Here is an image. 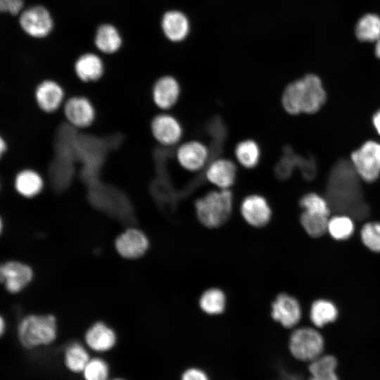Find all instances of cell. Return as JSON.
<instances>
[{
  "mask_svg": "<svg viewBox=\"0 0 380 380\" xmlns=\"http://www.w3.org/2000/svg\"><path fill=\"white\" fill-rule=\"evenodd\" d=\"M360 175L352 162L338 160L328 177L326 196L330 208L355 218L365 217L369 207L364 200Z\"/></svg>",
  "mask_w": 380,
  "mask_h": 380,
  "instance_id": "obj_1",
  "label": "cell"
},
{
  "mask_svg": "<svg viewBox=\"0 0 380 380\" xmlns=\"http://www.w3.org/2000/svg\"><path fill=\"white\" fill-rule=\"evenodd\" d=\"M326 100V93L320 79L309 74L289 84L282 94V105L286 111L296 115L317 112Z\"/></svg>",
  "mask_w": 380,
  "mask_h": 380,
  "instance_id": "obj_2",
  "label": "cell"
},
{
  "mask_svg": "<svg viewBox=\"0 0 380 380\" xmlns=\"http://www.w3.org/2000/svg\"><path fill=\"white\" fill-rule=\"evenodd\" d=\"M292 359L305 365L326 352V341L316 327H303L295 329L287 343Z\"/></svg>",
  "mask_w": 380,
  "mask_h": 380,
  "instance_id": "obj_3",
  "label": "cell"
},
{
  "mask_svg": "<svg viewBox=\"0 0 380 380\" xmlns=\"http://www.w3.org/2000/svg\"><path fill=\"white\" fill-rule=\"evenodd\" d=\"M232 199V192L229 189L208 192L195 203L198 220L209 228L222 225L230 217Z\"/></svg>",
  "mask_w": 380,
  "mask_h": 380,
  "instance_id": "obj_4",
  "label": "cell"
},
{
  "mask_svg": "<svg viewBox=\"0 0 380 380\" xmlns=\"http://www.w3.org/2000/svg\"><path fill=\"white\" fill-rule=\"evenodd\" d=\"M56 318L51 315H28L18 327V339L26 348L49 345L56 339Z\"/></svg>",
  "mask_w": 380,
  "mask_h": 380,
  "instance_id": "obj_5",
  "label": "cell"
},
{
  "mask_svg": "<svg viewBox=\"0 0 380 380\" xmlns=\"http://www.w3.org/2000/svg\"><path fill=\"white\" fill-rule=\"evenodd\" d=\"M351 162L365 181L372 182L380 175V144L369 141L351 154Z\"/></svg>",
  "mask_w": 380,
  "mask_h": 380,
  "instance_id": "obj_6",
  "label": "cell"
},
{
  "mask_svg": "<svg viewBox=\"0 0 380 380\" xmlns=\"http://www.w3.org/2000/svg\"><path fill=\"white\" fill-rule=\"evenodd\" d=\"M19 24L26 34L34 38L45 37L53 28L50 13L39 5L22 11L19 16Z\"/></svg>",
  "mask_w": 380,
  "mask_h": 380,
  "instance_id": "obj_7",
  "label": "cell"
},
{
  "mask_svg": "<svg viewBox=\"0 0 380 380\" xmlns=\"http://www.w3.org/2000/svg\"><path fill=\"white\" fill-rule=\"evenodd\" d=\"M210 152L208 147L198 140H190L182 144L176 151V158L184 169L198 172L208 163Z\"/></svg>",
  "mask_w": 380,
  "mask_h": 380,
  "instance_id": "obj_8",
  "label": "cell"
},
{
  "mask_svg": "<svg viewBox=\"0 0 380 380\" xmlns=\"http://www.w3.org/2000/svg\"><path fill=\"white\" fill-rule=\"evenodd\" d=\"M151 129L156 140L166 146L177 144L183 136L180 122L168 113H160L155 116L151 123Z\"/></svg>",
  "mask_w": 380,
  "mask_h": 380,
  "instance_id": "obj_9",
  "label": "cell"
},
{
  "mask_svg": "<svg viewBox=\"0 0 380 380\" xmlns=\"http://www.w3.org/2000/svg\"><path fill=\"white\" fill-rule=\"evenodd\" d=\"M63 113L67 120L72 125L79 128L91 125L96 115L91 102L82 96L69 98L63 104Z\"/></svg>",
  "mask_w": 380,
  "mask_h": 380,
  "instance_id": "obj_10",
  "label": "cell"
},
{
  "mask_svg": "<svg viewBox=\"0 0 380 380\" xmlns=\"http://www.w3.org/2000/svg\"><path fill=\"white\" fill-rule=\"evenodd\" d=\"M271 315L273 319L282 327L292 329L300 319L301 308L295 298L286 293H281L272 304Z\"/></svg>",
  "mask_w": 380,
  "mask_h": 380,
  "instance_id": "obj_11",
  "label": "cell"
},
{
  "mask_svg": "<svg viewBox=\"0 0 380 380\" xmlns=\"http://www.w3.org/2000/svg\"><path fill=\"white\" fill-rule=\"evenodd\" d=\"M241 213L243 219L255 227L266 225L272 215L268 202L258 194H251L243 198L241 204Z\"/></svg>",
  "mask_w": 380,
  "mask_h": 380,
  "instance_id": "obj_12",
  "label": "cell"
},
{
  "mask_svg": "<svg viewBox=\"0 0 380 380\" xmlns=\"http://www.w3.org/2000/svg\"><path fill=\"white\" fill-rule=\"evenodd\" d=\"M1 281L11 293H17L25 287L32 278V270L27 265L18 261H9L1 266Z\"/></svg>",
  "mask_w": 380,
  "mask_h": 380,
  "instance_id": "obj_13",
  "label": "cell"
},
{
  "mask_svg": "<svg viewBox=\"0 0 380 380\" xmlns=\"http://www.w3.org/2000/svg\"><path fill=\"white\" fill-rule=\"evenodd\" d=\"M181 89L178 81L170 75L158 78L152 87V99L157 107L162 110L172 108L180 96Z\"/></svg>",
  "mask_w": 380,
  "mask_h": 380,
  "instance_id": "obj_14",
  "label": "cell"
},
{
  "mask_svg": "<svg viewBox=\"0 0 380 380\" xmlns=\"http://www.w3.org/2000/svg\"><path fill=\"white\" fill-rule=\"evenodd\" d=\"M34 98L39 108L46 113L58 110L64 99V91L56 81L45 80L41 82L34 91Z\"/></svg>",
  "mask_w": 380,
  "mask_h": 380,
  "instance_id": "obj_15",
  "label": "cell"
},
{
  "mask_svg": "<svg viewBox=\"0 0 380 380\" xmlns=\"http://www.w3.org/2000/svg\"><path fill=\"white\" fill-rule=\"evenodd\" d=\"M148 247L146 235L137 229H129L115 241V248L120 255L126 258H137L145 253Z\"/></svg>",
  "mask_w": 380,
  "mask_h": 380,
  "instance_id": "obj_16",
  "label": "cell"
},
{
  "mask_svg": "<svg viewBox=\"0 0 380 380\" xmlns=\"http://www.w3.org/2000/svg\"><path fill=\"white\" fill-rule=\"evenodd\" d=\"M205 177L220 189H229L236 180V167L229 159L217 158L207 166Z\"/></svg>",
  "mask_w": 380,
  "mask_h": 380,
  "instance_id": "obj_17",
  "label": "cell"
},
{
  "mask_svg": "<svg viewBox=\"0 0 380 380\" xmlns=\"http://www.w3.org/2000/svg\"><path fill=\"white\" fill-rule=\"evenodd\" d=\"M161 28L169 40L179 42L188 36L190 31V23L184 13L172 10L163 15L161 20Z\"/></svg>",
  "mask_w": 380,
  "mask_h": 380,
  "instance_id": "obj_18",
  "label": "cell"
},
{
  "mask_svg": "<svg viewBox=\"0 0 380 380\" xmlns=\"http://www.w3.org/2000/svg\"><path fill=\"white\" fill-rule=\"evenodd\" d=\"M84 339L88 347L99 353L111 350L116 343L114 331L103 322H99L87 331Z\"/></svg>",
  "mask_w": 380,
  "mask_h": 380,
  "instance_id": "obj_19",
  "label": "cell"
},
{
  "mask_svg": "<svg viewBox=\"0 0 380 380\" xmlns=\"http://www.w3.org/2000/svg\"><path fill=\"white\" fill-rule=\"evenodd\" d=\"M103 63L96 54L86 53L75 61L74 69L77 77L82 82H94L100 79L103 73Z\"/></svg>",
  "mask_w": 380,
  "mask_h": 380,
  "instance_id": "obj_20",
  "label": "cell"
},
{
  "mask_svg": "<svg viewBox=\"0 0 380 380\" xmlns=\"http://www.w3.org/2000/svg\"><path fill=\"white\" fill-rule=\"evenodd\" d=\"M41 175L34 170L25 169L20 171L14 179L16 191L23 196L30 198L37 195L43 188Z\"/></svg>",
  "mask_w": 380,
  "mask_h": 380,
  "instance_id": "obj_21",
  "label": "cell"
},
{
  "mask_svg": "<svg viewBox=\"0 0 380 380\" xmlns=\"http://www.w3.org/2000/svg\"><path fill=\"white\" fill-rule=\"evenodd\" d=\"M94 42L96 48L101 52L113 53L120 48L122 38L113 25L103 24L96 30Z\"/></svg>",
  "mask_w": 380,
  "mask_h": 380,
  "instance_id": "obj_22",
  "label": "cell"
},
{
  "mask_svg": "<svg viewBox=\"0 0 380 380\" xmlns=\"http://www.w3.org/2000/svg\"><path fill=\"white\" fill-rule=\"evenodd\" d=\"M337 317L338 310L331 301L319 299L312 304L310 318L316 328H323L327 324L334 322Z\"/></svg>",
  "mask_w": 380,
  "mask_h": 380,
  "instance_id": "obj_23",
  "label": "cell"
},
{
  "mask_svg": "<svg viewBox=\"0 0 380 380\" xmlns=\"http://www.w3.org/2000/svg\"><path fill=\"white\" fill-rule=\"evenodd\" d=\"M355 34L362 42H375L380 39V17L367 13L361 17L355 26Z\"/></svg>",
  "mask_w": 380,
  "mask_h": 380,
  "instance_id": "obj_24",
  "label": "cell"
},
{
  "mask_svg": "<svg viewBox=\"0 0 380 380\" xmlns=\"http://www.w3.org/2000/svg\"><path fill=\"white\" fill-rule=\"evenodd\" d=\"M90 359L86 348L79 343L70 344L65 350V365L73 373H82Z\"/></svg>",
  "mask_w": 380,
  "mask_h": 380,
  "instance_id": "obj_25",
  "label": "cell"
},
{
  "mask_svg": "<svg viewBox=\"0 0 380 380\" xmlns=\"http://www.w3.org/2000/svg\"><path fill=\"white\" fill-rule=\"evenodd\" d=\"M237 161L244 167L252 169L259 163L260 149L253 140L246 139L239 142L234 151Z\"/></svg>",
  "mask_w": 380,
  "mask_h": 380,
  "instance_id": "obj_26",
  "label": "cell"
},
{
  "mask_svg": "<svg viewBox=\"0 0 380 380\" xmlns=\"http://www.w3.org/2000/svg\"><path fill=\"white\" fill-rule=\"evenodd\" d=\"M199 305L203 311L208 315L222 313L226 305V297L223 291L217 288L205 291L200 298Z\"/></svg>",
  "mask_w": 380,
  "mask_h": 380,
  "instance_id": "obj_27",
  "label": "cell"
},
{
  "mask_svg": "<svg viewBox=\"0 0 380 380\" xmlns=\"http://www.w3.org/2000/svg\"><path fill=\"white\" fill-rule=\"evenodd\" d=\"M328 216L304 211L300 216V223L305 231L312 237L325 234L328 227Z\"/></svg>",
  "mask_w": 380,
  "mask_h": 380,
  "instance_id": "obj_28",
  "label": "cell"
},
{
  "mask_svg": "<svg viewBox=\"0 0 380 380\" xmlns=\"http://www.w3.org/2000/svg\"><path fill=\"white\" fill-rule=\"evenodd\" d=\"M327 232L334 239L344 240L353 234L354 224L348 215H336L329 220Z\"/></svg>",
  "mask_w": 380,
  "mask_h": 380,
  "instance_id": "obj_29",
  "label": "cell"
},
{
  "mask_svg": "<svg viewBox=\"0 0 380 380\" xmlns=\"http://www.w3.org/2000/svg\"><path fill=\"white\" fill-rule=\"evenodd\" d=\"M303 159V157L296 154L289 147H286L276 166V174L281 179L288 178L296 167L300 169Z\"/></svg>",
  "mask_w": 380,
  "mask_h": 380,
  "instance_id": "obj_30",
  "label": "cell"
},
{
  "mask_svg": "<svg viewBox=\"0 0 380 380\" xmlns=\"http://www.w3.org/2000/svg\"><path fill=\"white\" fill-rule=\"evenodd\" d=\"M109 365L102 358H91L83 372L84 380H108Z\"/></svg>",
  "mask_w": 380,
  "mask_h": 380,
  "instance_id": "obj_31",
  "label": "cell"
},
{
  "mask_svg": "<svg viewBox=\"0 0 380 380\" xmlns=\"http://www.w3.org/2000/svg\"><path fill=\"white\" fill-rule=\"evenodd\" d=\"M300 205L304 211L325 216H329L331 208L327 199L315 193L303 196L300 201Z\"/></svg>",
  "mask_w": 380,
  "mask_h": 380,
  "instance_id": "obj_32",
  "label": "cell"
},
{
  "mask_svg": "<svg viewBox=\"0 0 380 380\" xmlns=\"http://www.w3.org/2000/svg\"><path fill=\"white\" fill-rule=\"evenodd\" d=\"M361 239L369 249L380 252V223L368 222L361 230Z\"/></svg>",
  "mask_w": 380,
  "mask_h": 380,
  "instance_id": "obj_33",
  "label": "cell"
},
{
  "mask_svg": "<svg viewBox=\"0 0 380 380\" xmlns=\"http://www.w3.org/2000/svg\"><path fill=\"white\" fill-rule=\"evenodd\" d=\"M179 380H211L208 373L201 367L191 366L184 369Z\"/></svg>",
  "mask_w": 380,
  "mask_h": 380,
  "instance_id": "obj_34",
  "label": "cell"
},
{
  "mask_svg": "<svg viewBox=\"0 0 380 380\" xmlns=\"http://www.w3.org/2000/svg\"><path fill=\"white\" fill-rule=\"evenodd\" d=\"M300 170L305 179H313L317 173V165L315 158L311 156L304 157Z\"/></svg>",
  "mask_w": 380,
  "mask_h": 380,
  "instance_id": "obj_35",
  "label": "cell"
},
{
  "mask_svg": "<svg viewBox=\"0 0 380 380\" xmlns=\"http://www.w3.org/2000/svg\"><path fill=\"white\" fill-rule=\"evenodd\" d=\"M23 6V0H0L1 11L11 15L20 14Z\"/></svg>",
  "mask_w": 380,
  "mask_h": 380,
  "instance_id": "obj_36",
  "label": "cell"
},
{
  "mask_svg": "<svg viewBox=\"0 0 380 380\" xmlns=\"http://www.w3.org/2000/svg\"><path fill=\"white\" fill-rule=\"evenodd\" d=\"M305 380H342L339 371L320 372L307 374Z\"/></svg>",
  "mask_w": 380,
  "mask_h": 380,
  "instance_id": "obj_37",
  "label": "cell"
},
{
  "mask_svg": "<svg viewBox=\"0 0 380 380\" xmlns=\"http://www.w3.org/2000/svg\"><path fill=\"white\" fill-rule=\"evenodd\" d=\"M373 123L376 131L380 134V110L377 111L374 115Z\"/></svg>",
  "mask_w": 380,
  "mask_h": 380,
  "instance_id": "obj_38",
  "label": "cell"
},
{
  "mask_svg": "<svg viewBox=\"0 0 380 380\" xmlns=\"http://www.w3.org/2000/svg\"><path fill=\"white\" fill-rule=\"evenodd\" d=\"M6 148H7V145H6V141H4V139L3 138H1V139H0V151H1V153H3L6 150Z\"/></svg>",
  "mask_w": 380,
  "mask_h": 380,
  "instance_id": "obj_39",
  "label": "cell"
},
{
  "mask_svg": "<svg viewBox=\"0 0 380 380\" xmlns=\"http://www.w3.org/2000/svg\"><path fill=\"white\" fill-rule=\"evenodd\" d=\"M375 54L379 58H380V39L376 42Z\"/></svg>",
  "mask_w": 380,
  "mask_h": 380,
  "instance_id": "obj_40",
  "label": "cell"
},
{
  "mask_svg": "<svg viewBox=\"0 0 380 380\" xmlns=\"http://www.w3.org/2000/svg\"><path fill=\"white\" fill-rule=\"evenodd\" d=\"M0 323H1L0 331H1V334H2L4 332V329H5V322L3 318H1Z\"/></svg>",
  "mask_w": 380,
  "mask_h": 380,
  "instance_id": "obj_41",
  "label": "cell"
},
{
  "mask_svg": "<svg viewBox=\"0 0 380 380\" xmlns=\"http://www.w3.org/2000/svg\"><path fill=\"white\" fill-rule=\"evenodd\" d=\"M112 380H125V379H123L122 378H115V379H113Z\"/></svg>",
  "mask_w": 380,
  "mask_h": 380,
  "instance_id": "obj_42",
  "label": "cell"
}]
</instances>
